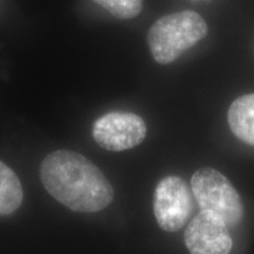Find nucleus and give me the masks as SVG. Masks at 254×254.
Listing matches in <instances>:
<instances>
[{
    "label": "nucleus",
    "instance_id": "nucleus-1",
    "mask_svg": "<svg viewBox=\"0 0 254 254\" xmlns=\"http://www.w3.org/2000/svg\"><path fill=\"white\" fill-rule=\"evenodd\" d=\"M40 179L53 198L75 212L101 211L114 196L112 185L99 168L73 151L59 150L46 155Z\"/></svg>",
    "mask_w": 254,
    "mask_h": 254
},
{
    "label": "nucleus",
    "instance_id": "nucleus-2",
    "mask_svg": "<svg viewBox=\"0 0 254 254\" xmlns=\"http://www.w3.org/2000/svg\"><path fill=\"white\" fill-rule=\"evenodd\" d=\"M207 24L194 11L165 15L152 25L147 43L152 57L161 65L173 63L207 34Z\"/></svg>",
    "mask_w": 254,
    "mask_h": 254
},
{
    "label": "nucleus",
    "instance_id": "nucleus-3",
    "mask_svg": "<svg viewBox=\"0 0 254 254\" xmlns=\"http://www.w3.org/2000/svg\"><path fill=\"white\" fill-rule=\"evenodd\" d=\"M200 211L220 218L227 226H237L244 217V205L234 186L214 168H200L190 179Z\"/></svg>",
    "mask_w": 254,
    "mask_h": 254
},
{
    "label": "nucleus",
    "instance_id": "nucleus-4",
    "mask_svg": "<svg viewBox=\"0 0 254 254\" xmlns=\"http://www.w3.org/2000/svg\"><path fill=\"white\" fill-rule=\"evenodd\" d=\"M192 193L180 177L170 176L159 182L154 190L153 212L161 230L177 232L185 226L193 211Z\"/></svg>",
    "mask_w": 254,
    "mask_h": 254
},
{
    "label": "nucleus",
    "instance_id": "nucleus-5",
    "mask_svg": "<svg viewBox=\"0 0 254 254\" xmlns=\"http://www.w3.org/2000/svg\"><path fill=\"white\" fill-rule=\"evenodd\" d=\"M147 128L141 117L132 112H110L94 123L95 142L107 151L122 152L141 144Z\"/></svg>",
    "mask_w": 254,
    "mask_h": 254
},
{
    "label": "nucleus",
    "instance_id": "nucleus-6",
    "mask_svg": "<svg viewBox=\"0 0 254 254\" xmlns=\"http://www.w3.org/2000/svg\"><path fill=\"white\" fill-rule=\"evenodd\" d=\"M185 245L190 254H230L233 240L220 218L200 211L187 225Z\"/></svg>",
    "mask_w": 254,
    "mask_h": 254
},
{
    "label": "nucleus",
    "instance_id": "nucleus-7",
    "mask_svg": "<svg viewBox=\"0 0 254 254\" xmlns=\"http://www.w3.org/2000/svg\"><path fill=\"white\" fill-rule=\"evenodd\" d=\"M227 120L238 139L254 146V93L241 95L234 100L228 110Z\"/></svg>",
    "mask_w": 254,
    "mask_h": 254
},
{
    "label": "nucleus",
    "instance_id": "nucleus-8",
    "mask_svg": "<svg viewBox=\"0 0 254 254\" xmlns=\"http://www.w3.org/2000/svg\"><path fill=\"white\" fill-rule=\"evenodd\" d=\"M23 187L17 174L0 161V215L13 213L21 205Z\"/></svg>",
    "mask_w": 254,
    "mask_h": 254
},
{
    "label": "nucleus",
    "instance_id": "nucleus-9",
    "mask_svg": "<svg viewBox=\"0 0 254 254\" xmlns=\"http://www.w3.org/2000/svg\"><path fill=\"white\" fill-rule=\"evenodd\" d=\"M144 0H111L109 12L118 19H132L141 12Z\"/></svg>",
    "mask_w": 254,
    "mask_h": 254
},
{
    "label": "nucleus",
    "instance_id": "nucleus-10",
    "mask_svg": "<svg viewBox=\"0 0 254 254\" xmlns=\"http://www.w3.org/2000/svg\"><path fill=\"white\" fill-rule=\"evenodd\" d=\"M92 1H94L95 4H98L101 7H104L105 9H107L109 11L110 8V5H111V0H92Z\"/></svg>",
    "mask_w": 254,
    "mask_h": 254
}]
</instances>
